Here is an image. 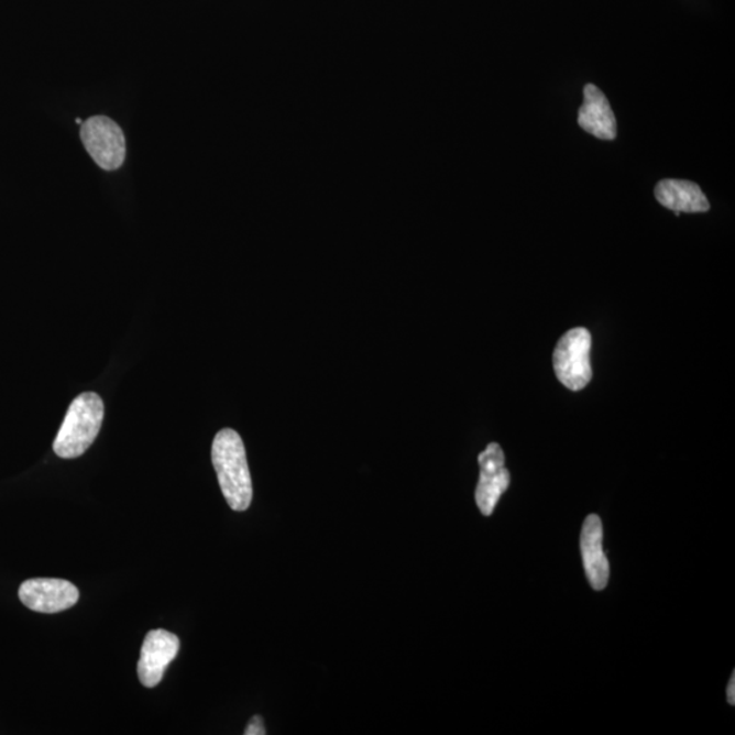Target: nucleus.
Returning <instances> with one entry per match:
<instances>
[{
    "mask_svg": "<svg viewBox=\"0 0 735 735\" xmlns=\"http://www.w3.org/2000/svg\"><path fill=\"white\" fill-rule=\"evenodd\" d=\"M727 702L728 704H735V674L733 673L731 682L727 687Z\"/></svg>",
    "mask_w": 735,
    "mask_h": 735,
    "instance_id": "obj_12",
    "label": "nucleus"
},
{
    "mask_svg": "<svg viewBox=\"0 0 735 735\" xmlns=\"http://www.w3.org/2000/svg\"><path fill=\"white\" fill-rule=\"evenodd\" d=\"M179 650L180 640L176 635L165 629L149 632L143 640L141 658L138 662V677L142 685L157 687Z\"/></svg>",
    "mask_w": 735,
    "mask_h": 735,
    "instance_id": "obj_7",
    "label": "nucleus"
},
{
    "mask_svg": "<svg viewBox=\"0 0 735 735\" xmlns=\"http://www.w3.org/2000/svg\"><path fill=\"white\" fill-rule=\"evenodd\" d=\"M76 122H77L78 124H83V120H80V119H77Z\"/></svg>",
    "mask_w": 735,
    "mask_h": 735,
    "instance_id": "obj_13",
    "label": "nucleus"
},
{
    "mask_svg": "<svg viewBox=\"0 0 735 735\" xmlns=\"http://www.w3.org/2000/svg\"><path fill=\"white\" fill-rule=\"evenodd\" d=\"M658 202L676 212H704L710 210L709 199L702 188L692 182L666 179L656 187Z\"/></svg>",
    "mask_w": 735,
    "mask_h": 735,
    "instance_id": "obj_10",
    "label": "nucleus"
},
{
    "mask_svg": "<svg viewBox=\"0 0 735 735\" xmlns=\"http://www.w3.org/2000/svg\"><path fill=\"white\" fill-rule=\"evenodd\" d=\"M580 128L599 140L613 141L617 135V122L611 105L594 85H585L584 102L579 111Z\"/></svg>",
    "mask_w": 735,
    "mask_h": 735,
    "instance_id": "obj_9",
    "label": "nucleus"
},
{
    "mask_svg": "<svg viewBox=\"0 0 735 735\" xmlns=\"http://www.w3.org/2000/svg\"><path fill=\"white\" fill-rule=\"evenodd\" d=\"M211 461L229 507L238 513L249 509L254 492L245 447L237 430L227 428L217 434Z\"/></svg>",
    "mask_w": 735,
    "mask_h": 735,
    "instance_id": "obj_1",
    "label": "nucleus"
},
{
    "mask_svg": "<svg viewBox=\"0 0 735 735\" xmlns=\"http://www.w3.org/2000/svg\"><path fill=\"white\" fill-rule=\"evenodd\" d=\"M590 352L591 334L584 327L566 332L557 343L553 353L555 373L571 392H580L593 377Z\"/></svg>",
    "mask_w": 735,
    "mask_h": 735,
    "instance_id": "obj_3",
    "label": "nucleus"
},
{
    "mask_svg": "<svg viewBox=\"0 0 735 735\" xmlns=\"http://www.w3.org/2000/svg\"><path fill=\"white\" fill-rule=\"evenodd\" d=\"M604 528L599 515H589L582 527L580 536V550H582V560L591 588L596 591L604 590L608 582V561L604 548Z\"/></svg>",
    "mask_w": 735,
    "mask_h": 735,
    "instance_id": "obj_8",
    "label": "nucleus"
},
{
    "mask_svg": "<svg viewBox=\"0 0 735 735\" xmlns=\"http://www.w3.org/2000/svg\"><path fill=\"white\" fill-rule=\"evenodd\" d=\"M20 600L28 608L37 613L54 614L73 607L79 600V591L63 579H29L21 584Z\"/></svg>",
    "mask_w": 735,
    "mask_h": 735,
    "instance_id": "obj_5",
    "label": "nucleus"
},
{
    "mask_svg": "<svg viewBox=\"0 0 735 735\" xmlns=\"http://www.w3.org/2000/svg\"><path fill=\"white\" fill-rule=\"evenodd\" d=\"M105 402L96 393H84L68 407L65 421L54 441V451L63 459L84 456L100 434Z\"/></svg>",
    "mask_w": 735,
    "mask_h": 735,
    "instance_id": "obj_2",
    "label": "nucleus"
},
{
    "mask_svg": "<svg viewBox=\"0 0 735 735\" xmlns=\"http://www.w3.org/2000/svg\"><path fill=\"white\" fill-rule=\"evenodd\" d=\"M480 481L475 490V503L482 515L491 516L500 497L508 490L511 475L505 469V457L497 443H491L479 456Z\"/></svg>",
    "mask_w": 735,
    "mask_h": 735,
    "instance_id": "obj_6",
    "label": "nucleus"
},
{
    "mask_svg": "<svg viewBox=\"0 0 735 735\" xmlns=\"http://www.w3.org/2000/svg\"><path fill=\"white\" fill-rule=\"evenodd\" d=\"M245 735H264L266 734V728H264V723L261 716L252 717L249 726H246Z\"/></svg>",
    "mask_w": 735,
    "mask_h": 735,
    "instance_id": "obj_11",
    "label": "nucleus"
},
{
    "mask_svg": "<svg viewBox=\"0 0 735 735\" xmlns=\"http://www.w3.org/2000/svg\"><path fill=\"white\" fill-rule=\"evenodd\" d=\"M80 140L100 168L114 171L125 158V138L122 129L106 117H94L83 123Z\"/></svg>",
    "mask_w": 735,
    "mask_h": 735,
    "instance_id": "obj_4",
    "label": "nucleus"
}]
</instances>
